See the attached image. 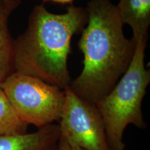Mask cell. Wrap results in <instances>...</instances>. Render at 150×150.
<instances>
[{
	"instance_id": "7",
	"label": "cell",
	"mask_w": 150,
	"mask_h": 150,
	"mask_svg": "<svg viewBox=\"0 0 150 150\" xmlns=\"http://www.w3.org/2000/svg\"><path fill=\"white\" fill-rule=\"evenodd\" d=\"M22 0H0V86L16 72L15 40L8 29V18Z\"/></svg>"
},
{
	"instance_id": "6",
	"label": "cell",
	"mask_w": 150,
	"mask_h": 150,
	"mask_svg": "<svg viewBox=\"0 0 150 150\" xmlns=\"http://www.w3.org/2000/svg\"><path fill=\"white\" fill-rule=\"evenodd\" d=\"M60 136L59 126L52 124L33 133L0 136V150H56Z\"/></svg>"
},
{
	"instance_id": "4",
	"label": "cell",
	"mask_w": 150,
	"mask_h": 150,
	"mask_svg": "<svg viewBox=\"0 0 150 150\" xmlns=\"http://www.w3.org/2000/svg\"><path fill=\"white\" fill-rule=\"evenodd\" d=\"M18 117L40 129L61 119L64 90L39 79L15 72L0 86Z\"/></svg>"
},
{
	"instance_id": "10",
	"label": "cell",
	"mask_w": 150,
	"mask_h": 150,
	"mask_svg": "<svg viewBox=\"0 0 150 150\" xmlns=\"http://www.w3.org/2000/svg\"><path fill=\"white\" fill-rule=\"evenodd\" d=\"M56 150H85L78 146L73 145L70 142L67 141L63 137L60 136L59 141L58 142Z\"/></svg>"
},
{
	"instance_id": "9",
	"label": "cell",
	"mask_w": 150,
	"mask_h": 150,
	"mask_svg": "<svg viewBox=\"0 0 150 150\" xmlns=\"http://www.w3.org/2000/svg\"><path fill=\"white\" fill-rule=\"evenodd\" d=\"M28 125L18 117L0 87V136L27 133Z\"/></svg>"
},
{
	"instance_id": "5",
	"label": "cell",
	"mask_w": 150,
	"mask_h": 150,
	"mask_svg": "<svg viewBox=\"0 0 150 150\" xmlns=\"http://www.w3.org/2000/svg\"><path fill=\"white\" fill-rule=\"evenodd\" d=\"M64 91L65 100L59 125L61 136L85 150H110L95 104L80 98L70 86Z\"/></svg>"
},
{
	"instance_id": "1",
	"label": "cell",
	"mask_w": 150,
	"mask_h": 150,
	"mask_svg": "<svg viewBox=\"0 0 150 150\" xmlns=\"http://www.w3.org/2000/svg\"><path fill=\"white\" fill-rule=\"evenodd\" d=\"M86 10L88 24L79 42L83 69L70 88L80 98L95 104L128 69L136 44L124 34V24L110 0H91Z\"/></svg>"
},
{
	"instance_id": "2",
	"label": "cell",
	"mask_w": 150,
	"mask_h": 150,
	"mask_svg": "<svg viewBox=\"0 0 150 150\" xmlns=\"http://www.w3.org/2000/svg\"><path fill=\"white\" fill-rule=\"evenodd\" d=\"M86 8L70 6L55 14L37 5L29 16L26 31L15 40L16 72L33 76L65 90L70 85L67 58L73 35L84 29Z\"/></svg>"
},
{
	"instance_id": "3",
	"label": "cell",
	"mask_w": 150,
	"mask_h": 150,
	"mask_svg": "<svg viewBox=\"0 0 150 150\" xmlns=\"http://www.w3.org/2000/svg\"><path fill=\"white\" fill-rule=\"evenodd\" d=\"M147 40L145 38L136 43L128 69L113 88L95 104L104 122L110 150H125L123 135L129 125L146 127L142 102L150 81V72L144 63Z\"/></svg>"
},
{
	"instance_id": "8",
	"label": "cell",
	"mask_w": 150,
	"mask_h": 150,
	"mask_svg": "<svg viewBox=\"0 0 150 150\" xmlns=\"http://www.w3.org/2000/svg\"><path fill=\"white\" fill-rule=\"evenodd\" d=\"M123 24L130 26L136 44L147 38L150 25V0H120L116 6Z\"/></svg>"
},
{
	"instance_id": "11",
	"label": "cell",
	"mask_w": 150,
	"mask_h": 150,
	"mask_svg": "<svg viewBox=\"0 0 150 150\" xmlns=\"http://www.w3.org/2000/svg\"><path fill=\"white\" fill-rule=\"evenodd\" d=\"M43 1H54V2L61 4H72L74 0H43Z\"/></svg>"
}]
</instances>
